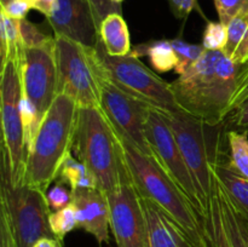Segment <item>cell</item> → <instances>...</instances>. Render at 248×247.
I'll list each match as a JSON object with an SVG mask.
<instances>
[{"mask_svg":"<svg viewBox=\"0 0 248 247\" xmlns=\"http://www.w3.org/2000/svg\"><path fill=\"white\" fill-rule=\"evenodd\" d=\"M247 70L248 63H235L223 50H206L188 72L171 82V89L182 110L208 125H220L232 113Z\"/></svg>","mask_w":248,"mask_h":247,"instance_id":"6da1fadb","label":"cell"},{"mask_svg":"<svg viewBox=\"0 0 248 247\" xmlns=\"http://www.w3.org/2000/svg\"><path fill=\"white\" fill-rule=\"evenodd\" d=\"M79 108L68 94H57L27 152L24 183L46 193L58 178L63 160L72 153Z\"/></svg>","mask_w":248,"mask_h":247,"instance_id":"7a4b0ae2","label":"cell"},{"mask_svg":"<svg viewBox=\"0 0 248 247\" xmlns=\"http://www.w3.org/2000/svg\"><path fill=\"white\" fill-rule=\"evenodd\" d=\"M119 137V136H118ZM126 169L138 194L149 199L176 220L198 247L207 245L206 219L154 157L120 139Z\"/></svg>","mask_w":248,"mask_h":247,"instance_id":"3957f363","label":"cell"},{"mask_svg":"<svg viewBox=\"0 0 248 247\" xmlns=\"http://www.w3.org/2000/svg\"><path fill=\"white\" fill-rule=\"evenodd\" d=\"M73 150L89 169L97 188L109 193L127 172L120 138L102 108H79Z\"/></svg>","mask_w":248,"mask_h":247,"instance_id":"277c9868","label":"cell"},{"mask_svg":"<svg viewBox=\"0 0 248 247\" xmlns=\"http://www.w3.org/2000/svg\"><path fill=\"white\" fill-rule=\"evenodd\" d=\"M171 127L186 164L200 194L206 217L216 186L213 165L225 153L223 148V124L208 125L186 111L162 113ZM207 219V218H206Z\"/></svg>","mask_w":248,"mask_h":247,"instance_id":"5b68a950","label":"cell"},{"mask_svg":"<svg viewBox=\"0 0 248 247\" xmlns=\"http://www.w3.org/2000/svg\"><path fill=\"white\" fill-rule=\"evenodd\" d=\"M51 212L45 191L24 182L12 183L1 162L0 222L10 228L17 247H33L43 237L55 239L48 223Z\"/></svg>","mask_w":248,"mask_h":247,"instance_id":"8992f818","label":"cell"},{"mask_svg":"<svg viewBox=\"0 0 248 247\" xmlns=\"http://www.w3.org/2000/svg\"><path fill=\"white\" fill-rule=\"evenodd\" d=\"M58 93L72 97L80 108H101L102 89L107 77L98 51L72 39L55 36Z\"/></svg>","mask_w":248,"mask_h":247,"instance_id":"52a82bcc","label":"cell"},{"mask_svg":"<svg viewBox=\"0 0 248 247\" xmlns=\"http://www.w3.org/2000/svg\"><path fill=\"white\" fill-rule=\"evenodd\" d=\"M103 62L107 77L130 96L161 113L181 111L171 89V82L155 74L136 56L111 57L104 50L99 39L96 45Z\"/></svg>","mask_w":248,"mask_h":247,"instance_id":"ba28073f","label":"cell"},{"mask_svg":"<svg viewBox=\"0 0 248 247\" xmlns=\"http://www.w3.org/2000/svg\"><path fill=\"white\" fill-rule=\"evenodd\" d=\"M22 62L7 61L1 67L0 104H1L2 148L1 162L6 166L12 183L23 182L27 150L21 114Z\"/></svg>","mask_w":248,"mask_h":247,"instance_id":"9c48e42d","label":"cell"},{"mask_svg":"<svg viewBox=\"0 0 248 247\" xmlns=\"http://www.w3.org/2000/svg\"><path fill=\"white\" fill-rule=\"evenodd\" d=\"M145 135L153 152V157L161 169L173 179L174 183L182 189L199 213L206 217L202 207L200 194L186 164L181 149L176 142L171 127L161 111L150 109L148 115Z\"/></svg>","mask_w":248,"mask_h":247,"instance_id":"30bf717a","label":"cell"},{"mask_svg":"<svg viewBox=\"0 0 248 247\" xmlns=\"http://www.w3.org/2000/svg\"><path fill=\"white\" fill-rule=\"evenodd\" d=\"M101 108L121 140L153 157L145 135L148 115L152 109L149 106L124 92L107 79L102 89Z\"/></svg>","mask_w":248,"mask_h":247,"instance_id":"8fae6325","label":"cell"},{"mask_svg":"<svg viewBox=\"0 0 248 247\" xmlns=\"http://www.w3.org/2000/svg\"><path fill=\"white\" fill-rule=\"evenodd\" d=\"M21 72L23 94L35 107L43 121L58 94L55 36L45 45L24 48Z\"/></svg>","mask_w":248,"mask_h":247,"instance_id":"7c38bea8","label":"cell"},{"mask_svg":"<svg viewBox=\"0 0 248 247\" xmlns=\"http://www.w3.org/2000/svg\"><path fill=\"white\" fill-rule=\"evenodd\" d=\"M110 230L118 247H147V227L140 196L128 171L120 184L107 193Z\"/></svg>","mask_w":248,"mask_h":247,"instance_id":"4fadbf2b","label":"cell"},{"mask_svg":"<svg viewBox=\"0 0 248 247\" xmlns=\"http://www.w3.org/2000/svg\"><path fill=\"white\" fill-rule=\"evenodd\" d=\"M46 21L52 28L53 36H63L93 47L98 44V28L89 0H57L52 15Z\"/></svg>","mask_w":248,"mask_h":247,"instance_id":"5bb4252c","label":"cell"},{"mask_svg":"<svg viewBox=\"0 0 248 247\" xmlns=\"http://www.w3.org/2000/svg\"><path fill=\"white\" fill-rule=\"evenodd\" d=\"M73 203L77 210L78 228L91 234L102 247L109 242L110 210L106 191L99 188L73 191Z\"/></svg>","mask_w":248,"mask_h":247,"instance_id":"9a60e30c","label":"cell"},{"mask_svg":"<svg viewBox=\"0 0 248 247\" xmlns=\"http://www.w3.org/2000/svg\"><path fill=\"white\" fill-rule=\"evenodd\" d=\"M140 203L147 227V247H198L183 228L156 203L143 196Z\"/></svg>","mask_w":248,"mask_h":247,"instance_id":"2e32d148","label":"cell"},{"mask_svg":"<svg viewBox=\"0 0 248 247\" xmlns=\"http://www.w3.org/2000/svg\"><path fill=\"white\" fill-rule=\"evenodd\" d=\"M213 174L232 206L248 220V179L232 171L228 162V152L213 165Z\"/></svg>","mask_w":248,"mask_h":247,"instance_id":"e0dca14e","label":"cell"},{"mask_svg":"<svg viewBox=\"0 0 248 247\" xmlns=\"http://www.w3.org/2000/svg\"><path fill=\"white\" fill-rule=\"evenodd\" d=\"M99 39L111 57H124L131 52V36L123 14H110L99 24Z\"/></svg>","mask_w":248,"mask_h":247,"instance_id":"ac0fdd59","label":"cell"},{"mask_svg":"<svg viewBox=\"0 0 248 247\" xmlns=\"http://www.w3.org/2000/svg\"><path fill=\"white\" fill-rule=\"evenodd\" d=\"M218 201L222 211L223 222L232 247H248V220L237 212L229 199L216 181Z\"/></svg>","mask_w":248,"mask_h":247,"instance_id":"d6986e66","label":"cell"},{"mask_svg":"<svg viewBox=\"0 0 248 247\" xmlns=\"http://www.w3.org/2000/svg\"><path fill=\"white\" fill-rule=\"evenodd\" d=\"M224 53L235 63H248V7L240 11L229 23Z\"/></svg>","mask_w":248,"mask_h":247,"instance_id":"ffe728a7","label":"cell"},{"mask_svg":"<svg viewBox=\"0 0 248 247\" xmlns=\"http://www.w3.org/2000/svg\"><path fill=\"white\" fill-rule=\"evenodd\" d=\"M130 53L138 58L147 56L150 64L159 73L174 70L178 64V58L172 47L171 40H165V39L138 44L131 50Z\"/></svg>","mask_w":248,"mask_h":247,"instance_id":"44dd1931","label":"cell"},{"mask_svg":"<svg viewBox=\"0 0 248 247\" xmlns=\"http://www.w3.org/2000/svg\"><path fill=\"white\" fill-rule=\"evenodd\" d=\"M19 21L7 16L4 11H0V56H1V67L7 61L22 62L23 58V46L19 34Z\"/></svg>","mask_w":248,"mask_h":247,"instance_id":"7402d4cb","label":"cell"},{"mask_svg":"<svg viewBox=\"0 0 248 247\" xmlns=\"http://www.w3.org/2000/svg\"><path fill=\"white\" fill-rule=\"evenodd\" d=\"M57 179L69 185L72 191L79 190V189L97 188L96 181L91 172L80 160L75 159L72 153H69L63 160Z\"/></svg>","mask_w":248,"mask_h":247,"instance_id":"603a6c76","label":"cell"},{"mask_svg":"<svg viewBox=\"0 0 248 247\" xmlns=\"http://www.w3.org/2000/svg\"><path fill=\"white\" fill-rule=\"evenodd\" d=\"M227 145L229 166L235 173L248 179V132L228 131Z\"/></svg>","mask_w":248,"mask_h":247,"instance_id":"cb8c5ba5","label":"cell"},{"mask_svg":"<svg viewBox=\"0 0 248 247\" xmlns=\"http://www.w3.org/2000/svg\"><path fill=\"white\" fill-rule=\"evenodd\" d=\"M206 234H207V242L210 247H232L229 239H228L224 222H223L222 211H220L216 186L212 199H211L207 219H206Z\"/></svg>","mask_w":248,"mask_h":247,"instance_id":"d4e9b609","label":"cell"},{"mask_svg":"<svg viewBox=\"0 0 248 247\" xmlns=\"http://www.w3.org/2000/svg\"><path fill=\"white\" fill-rule=\"evenodd\" d=\"M48 223H50L51 232H52L55 239L61 245H63L65 235L78 228L77 210H75L74 203L72 202L62 210L51 212L50 217H48Z\"/></svg>","mask_w":248,"mask_h":247,"instance_id":"484cf974","label":"cell"},{"mask_svg":"<svg viewBox=\"0 0 248 247\" xmlns=\"http://www.w3.org/2000/svg\"><path fill=\"white\" fill-rule=\"evenodd\" d=\"M172 47L176 52L177 58H178V64H177L174 72L177 75H183L184 73L188 72L189 68L195 64L202 53L205 52V47L199 44H190L188 41L183 40L182 38H176L171 40Z\"/></svg>","mask_w":248,"mask_h":247,"instance_id":"4316f807","label":"cell"},{"mask_svg":"<svg viewBox=\"0 0 248 247\" xmlns=\"http://www.w3.org/2000/svg\"><path fill=\"white\" fill-rule=\"evenodd\" d=\"M228 41V28L222 22L207 21L201 45L208 51L224 50Z\"/></svg>","mask_w":248,"mask_h":247,"instance_id":"83f0119b","label":"cell"},{"mask_svg":"<svg viewBox=\"0 0 248 247\" xmlns=\"http://www.w3.org/2000/svg\"><path fill=\"white\" fill-rule=\"evenodd\" d=\"M19 34H21V41L23 48L38 47V46L45 45L46 43L53 39L52 36L44 33L39 28V26L28 21L27 18L19 21Z\"/></svg>","mask_w":248,"mask_h":247,"instance_id":"f1b7e54d","label":"cell"},{"mask_svg":"<svg viewBox=\"0 0 248 247\" xmlns=\"http://www.w3.org/2000/svg\"><path fill=\"white\" fill-rule=\"evenodd\" d=\"M46 200L52 212L60 211L73 202V191L68 188L67 184L58 181L55 185L47 189Z\"/></svg>","mask_w":248,"mask_h":247,"instance_id":"f546056e","label":"cell"},{"mask_svg":"<svg viewBox=\"0 0 248 247\" xmlns=\"http://www.w3.org/2000/svg\"><path fill=\"white\" fill-rule=\"evenodd\" d=\"M219 22L227 26L240 11L248 7V0H213Z\"/></svg>","mask_w":248,"mask_h":247,"instance_id":"4dcf8cb0","label":"cell"},{"mask_svg":"<svg viewBox=\"0 0 248 247\" xmlns=\"http://www.w3.org/2000/svg\"><path fill=\"white\" fill-rule=\"evenodd\" d=\"M91 4L92 12H93L94 22L99 31V24L110 14H123L121 5L114 4L111 0H89ZM99 33V31H98Z\"/></svg>","mask_w":248,"mask_h":247,"instance_id":"1f68e13d","label":"cell"},{"mask_svg":"<svg viewBox=\"0 0 248 247\" xmlns=\"http://www.w3.org/2000/svg\"><path fill=\"white\" fill-rule=\"evenodd\" d=\"M169 2H170V7H171L172 14L174 15L176 18L186 19L191 12L196 11L198 14H200V16L202 17V18H205L206 21H208V19L206 18L203 11L201 10L198 0H169Z\"/></svg>","mask_w":248,"mask_h":247,"instance_id":"d6a6232c","label":"cell"},{"mask_svg":"<svg viewBox=\"0 0 248 247\" xmlns=\"http://www.w3.org/2000/svg\"><path fill=\"white\" fill-rule=\"evenodd\" d=\"M31 9V0H10L5 5H1L2 11L15 19H24Z\"/></svg>","mask_w":248,"mask_h":247,"instance_id":"836d02e7","label":"cell"},{"mask_svg":"<svg viewBox=\"0 0 248 247\" xmlns=\"http://www.w3.org/2000/svg\"><path fill=\"white\" fill-rule=\"evenodd\" d=\"M228 118H229L230 125L235 127L234 130L248 132V98L239 104Z\"/></svg>","mask_w":248,"mask_h":247,"instance_id":"e575fe53","label":"cell"},{"mask_svg":"<svg viewBox=\"0 0 248 247\" xmlns=\"http://www.w3.org/2000/svg\"><path fill=\"white\" fill-rule=\"evenodd\" d=\"M31 7L47 18L52 15L53 10H55L57 0H31Z\"/></svg>","mask_w":248,"mask_h":247,"instance_id":"d590c367","label":"cell"},{"mask_svg":"<svg viewBox=\"0 0 248 247\" xmlns=\"http://www.w3.org/2000/svg\"><path fill=\"white\" fill-rule=\"evenodd\" d=\"M246 98H248V70L246 75H245L244 80H242L241 86H240L239 89V92H237L236 97H235L234 99V103H232V110H234L239 104H241Z\"/></svg>","mask_w":248,"mask_h":247,"instance_id":"8d00e7d4","label":"cell"},{"mask_svg":"<svg viewBox=\"0 0 248 247\" xmlns=\"http://www.w3.org/2000/svg\"><path fill=\"white\" fill-rule=\"evenodd\" d=\"M33 247H62V245L53 237H43V239L38 240Z\"/></svg>","mask_w":248,"mask_h":247,"instance_id":"74e56055","label":"cell"},{"mask_svg":"<svg viewBox=\"0 0 248 247\" xmlns=\"http://www.w3.org/2000/svg\"><path fill=\"white\" fill-rule=\"evenodd\" d=\"M111 1H113L114 4H116V5H121V4H123L124 0H111Z\"/></svg>","mask_w":248,"mask_h":247,"instance_id":"f35d334b","label":"cell"},{"mask_svg":"<svg viewBox=\"0 0 248 247\" xmlns=\"http://www.w3.org/2000/svg\"><path fill=\"white\" fill-rule=\"evenodd\" d=\"M9 1H10V0H0V4L5 5V4H6V2H9Z\"/></svg>","mask_w":248,"mask_h":247,"instance_id":"ab89813d","label":"cell"},{"mask_svg":"<svg viewBox=\"0 0 248 247\" xmlns=\"http://www.w3.org/2000/svg\"><path fill=\"white\" fill-rule=\"evenodd\" d=\"M201 247H210V245L207 244V245H205V246H201Z\"/></svg>","mask_w":248,"mask_h":247,"instance_id":"60d3db41","label":"cell"}]
</instances>
